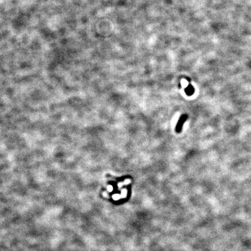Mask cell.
<instances>
[{
  "label": "cell",
  "instance_id": "cell-2",
  "mask_svg": "<svg viewBox=\"0 0 251 251\" xmlns=\"http://www.w3.org/2000/svg\"><path fill=\"white\" fill-rule=\"evenodd\" d=\"M194 92V88L192 85H188L187 88L185 89V92L187 93V94L188 95H192L193 93Z\"/></svg>",
  "mask_w": 251,
  "mask_h": 251
},
{
  "label": "cell",
  "instance_id": "cell-1",
  "mask_svg": "<svg viewBox=\"0 0 251 251\" xmlns=\"http://www.w3.org/2000/svg\"><path fill=\"white\" fill-rule=\"evenodd\" d=\"M187 118H188V116L187 115H183L180 118V119L178 122V123L177 124V126H176V132L180 133L181 132L183 125H184L185 122L187 120Z\"/></svg>",
  "mask_w": 251,
  "mask_h": 251
}]
</instances>
